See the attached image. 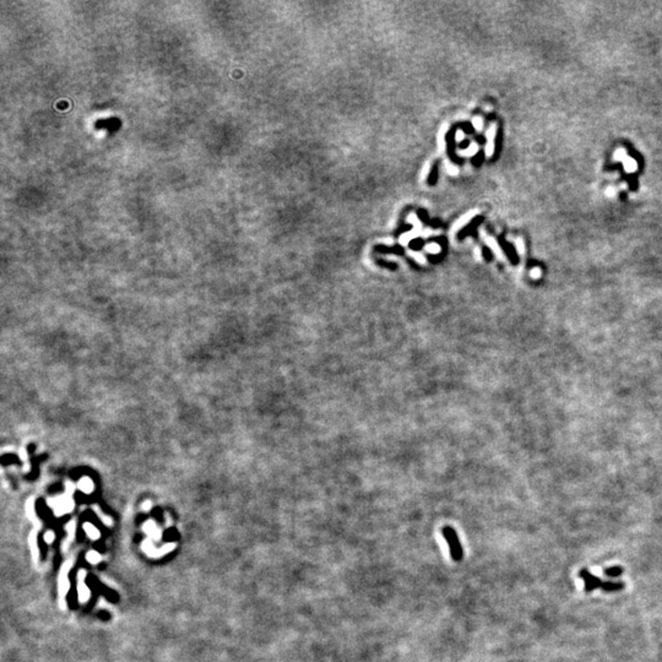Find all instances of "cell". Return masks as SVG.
I'll return each instance as SVG.
<instances>
[{
  "instance_id": "6da1fadb",
  "label": "cell",
  "mask_w": 662,
  "mask_h": 662,
  "mask_svg": "<svg viewBox=\"0 0 662 662\" xmlns=\"http://www.w3.org/2000/svg\"><path fill=\"white\" fill-rule=\"evenodd\" d=\"M581 579L584 580V589L586 592H591L596 589L604 590L605 592H617L624 589L625 584L623 581H604L600 578L595 577L592 573H590L586 568H583L579 571Z\"/></svg>"
},
{
  "instance_id": "7a4b0ae2",
  "label": "cell",
  "mask_w": 662,
  "mask_h": 662,
  "mask_svg": "<svg viewBox=\"0 0 662 662\" xmlns=\"http://www.w3.org/2000/svg\"><path fill=\"white\" fill-rule=\"evenodd\" d=\"M443 536L445 538L446 545L449 547V553L452 559L454 562L459 563L461 562L462 558H464V548H462V545L459 539L458 533L452 526H444L443 527Z\"/></svg>"
},
{
  "instance_id": "3957f363",
  "label": "cell",
  "mask_w": 662,
  "mask_h": 662,
  "mask_svg": "<svg viewBox=\"0 0 662 662\" xmlns=\"http://www.w3.org/2000/svg\"><path fill=\"white\" fill-rule=\"evenodd\" d=\"M623 574V568L622 566H611V568L605 569V575L610 578H618L621 577Z\"/></svg>"
},
{
  "instance_id": "277c9868",
  "label": "cell",
  "mask_w": 662,
  "mask_h": 662,
  "mask_svg": "<svg viewBox=\"0 0 662 662\" xmlns=\"http://www.w3.org/2000/svg\"><path fill=\"white\" fill-rule=\"evenodd\" d=\"M623 162H624L625 171H627V172H635V171H637L638 165H637V162H635L633 159H630V157L627 156L624 160H623Z\"/></svg>"
}]
</instances>
